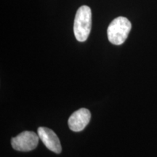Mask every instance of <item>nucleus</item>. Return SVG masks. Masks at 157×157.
I'll list each match as a JSON object with an SVG mask.
<instances>
[{
  "label": "nucleus",
  "mask_w": 157,
  "mask_h": 157,
  "mask_svg": "<svg viewBox=\"0 0 157 157\" xmlns=\"http://www.w3.org/2000/svg\"><path fill=\"white\" fill-rule=\"evenodd\" d=\"M91 119V113L87 109H80L71 115L68 121V127L74 132H80L87 127Z\"/></svg>",
  "instance_id": "nucleus-4"
},
{
  "label": "nucleus",
  "mask_w": 157,
  "mask_h": 157,
  "mask_svg": "<svg viewBox=\"0 0 157 157\" xmlns=\"http://www.w3.org/2000/svg\"><path fill=\"white\" fill-rule=\"evenodd\" d=\"M132 29V24L127 17L119 16L113 19L107 29L109 42L115 45L122 44Z\"/></svg>",
  "instance_id": "nucleus-2"
},
{
  "label": "nucleus",
  "mask_w": 157,
  "mask_h": 157,
  "mask_svg": "<svg viewBox=\"0 0 157 157\" xmlns=\"http://www.w3.org/2000/svg\"><path fill=\"white\" fill-rule=\"evenodd\" d=\"M39 139L38 134L31 131H24L11 139V145L18 151H31L38 146Z\"/></svg>",
  "instance_id": "nucleus-3"
},
{
  "label": "nucleus",
  "mask_w": 157,
  "mask_h": 157,
  "mask_svg": "<svg viewBox=\"0 0 157 157\" xmlns=\"http://www.w3.org/2000/svg\"><path fill=\"white\" fill-rule=\"evenodd\" d=\"M92 26V12L87 5L81 6L75 15L74 32L76 40L85 42L89 36Z\"/></svg>",
  "instance_id": "nucleus-1"
},
{
  "label": "nucleus",
  "mask_w": 157,
  "mask_h": 157,
  "mask_svg": "<svg viewBox=\"0 0 157 157\" xmlns=\"http://www.w3.org/2000/svg\"><path fill=\"white\" fill-rule=\"evenodd\" d=\"M38 135L45 146L51 151L60 154L62 151V147L58 137L52 129L47 127H40L37 129Z\"/></svg>",
  "instance_id": "nucleus-5"
}]
</instances>
